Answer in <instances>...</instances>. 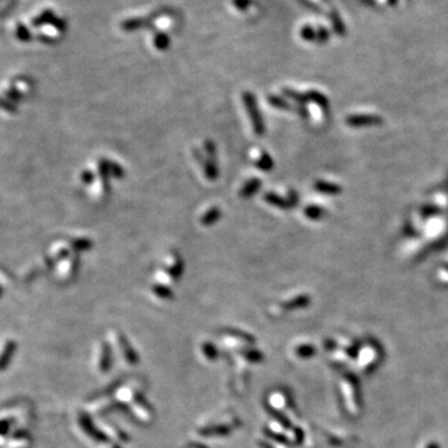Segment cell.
I'll use <instances>...</instances> for the list:
<instances>
[{
	"instance_id": "obj_15",
	"label": "cell",
	"mask_w": 448,
	"mask_h": 448,
	"mask_svg": "<svg viewBox=\"0 0 448 448\" xmlns=\"http://www.w3.org/2000/svg\"><path fill=\"white\" fill-rule=\"evenodd\" d=\"M152 290H153V293L157 297L162 298V299L168 300L173 298V292H172L168 287H166V285L163 284H154L153 287H152Z\"/></svg>"
},
{
	"instance_id": "obj_14",
	"label": "cell",
	"mask_w": 448,
	"mask_h": 448,
	"mask_svg": "<svg viewBox=\"0 0 448 448\" xmlns=\"http://www.w3.org/2000/svg\"><path fill=\"white\" fill-rule=\"evenodd\" d=\"M316 191L321 193H328V195H334V193H338L339 187L338 186L333 185V183H328V182H323V181H318V182L314 185Z\"/></svg>"
},
{
	"instance_id": "obj_1",
	"label": "cell",
	"mask_w": 448,
	"mask_h": 448,
	"mask_svg": "<svg viewBox=\"0 0 448 448\" xmlns=\"http://www.w3.org/2000/svg\"><path fill=\"white\" fill-rule=\"evenodd\" d=\"M243 102L244 106H246L247 112H248L249 117H250V122L251 126H253L254 132L258 136H263L264 132H265V125H264L263 116H261L258 105H256L255 96L251 93L247 91V93L243 94Z\"/></svg>"
},
{
	"instance_id": "obj_11",
	"label": "cell",
	"mask_w": 448,
	"mask_h": 448,
	"mask_svg": "<svg viewBox=\"0 0 448 448\" xmlns=\"http://www.w3.org/2000/svg\"><path fill=\"white\" fill-rule=\"evenodd\" d=\"M330 19H331V24H333V28L335 30V33L338 35H345L346 30H345V24H344L343 19L341 16L339 15V13L336 10H333L330 13Z\"/></svg>"
},
{
	"instance_id": "obj_5",
	"label": "cell",
	"mask_w": 448,
	"mask_h": 448,
	"mask_svg": "<svg viewBox=\"0 0 448 448\" xmlns=\"http://www.w3.org/2000/svg\"><path fill=\"white\" fill-rule=\"evenodd\" d=\"M260 187H261L260 179L251 178V179H249L248 182L244 183V186L242 187L241 193H239V195H241L242 198H249V197H251V196L255 195V193L260 190Z\"/></svg>"
},
{
	"instance_id": "obj_24",
	"label": "cell",
	"mask_w": 448,
	"mask_h": 448,
	"mask_svg": "<svg viewBox=\"0 0 448 448\" xmlns=\"http://www.w3.org/2000/svg\"><path fill=\"white\" fill-rule=\"evenodd\" d=\"M387 3H389L391 6H394L397 4V0H387Z\"/></svg>"
},
{
	"instance_id": "obj_7",
	"label": "cell",
	"mask_w": 448,
	"mask_h": 448,
	"mask_svg": "<svg viewBox=\"0 0 448 448\" xmlns=\"http://www.w3.org/2000/svg\"><path fill=\"white\" fill-rule=\"evenodd\" d=\"M255 164L259 169L264 172H270L274 167V162H273L270 154L264 151H259L258 156L255 157Z\"/></svg>"
},
{
	"instance_id": "obj_9",
	"label": "cell",
	"mask_w": 448,
	"mask_h": 448,
	"mask_svg": "<svg viewBox=\"0 0 448 448\" xmlns=\"http://www.w3.org/2000/svg\"><path fill=\"white\" fill-rule=\"evenodd\" d=\"M310 302V298H307L306 295H300V297L294 298L292 300H288V301L283 302L282 307L285 311H289V310H295L299 309V307L305 306Z\"/></svg>"
},
{
	"instance_id": "obj_21",
	"label": "cell",
	"mask_w": 448,
	"mask_h": 448,
	"mask_svg": "<svg viewBox=\"0 0 448 448\" xmlns=\"http://www.w3.org/2000/svg\"><path fill=\"white\" fill-rule=\"evenodd\" d=\"M329 38H330V33H329V30H326V28H324V26H320V28L318 29V31H316L315 40L318 41L319 44H324L329 40Z\"/></svg>"
},
{
	"instance_id": "obj_19",
	"label": "cell",
	"mask_w": 448,
	"mask_h": 448,
	"mask_svg": "<svg viewBox=\"0 0 448 448\" xmlns=\"http://www.w3.org/2000/svg\"><path fill=\"white\" fill-rule=\"evenodd\" d=\"M300 35H301V38L304 39L305 41H315L316 31L310 25H305L302 26L301 31H300Z\"/></svg>"
},
{
	"instance_id": "obj_6",
	"label": "cell",
	"mask_w": 448,
	"mask_h": 448,
	"mask_svg": "<svg viewBox=\"0 0 448 448\" xmlns=\"http://www.w3.org/2000/svg\"><path fill=\"white\" fill-rule=\"evenodd\" d=\"M202 166L203 169H204V174L205 177H207L208 181H215V179L218 178L219 171H218L217 159L207 158V157H205L204 161L202 162Z\"/></svg>"
},
{
	"instance_id": "obj_23",
	"label": "cell",
	"mask_w": 448,
	"mask_h": 448,
	"mask_svg": "<svg viewBox=\"0 0 448 448\" xmlns=\"http://www.w3.org/2000/svg\"><path fill=\"white\" fill-rule=\"evenodd\" d=\"M287 199H288V202H289V204L292 205V208H293V207H295V205H297L298 203H299V196H298V193L295 192V191L290 190L289 192H288Z\"/></svg>"
},
{
	"instance_id": "obj_13",
	"label": "cell",
	"mask_w": 448,
	"mask_h": 448,
	"mask_svg": "<svg viewBox=\"0 0 448 448\" xmlns=\"http://www.w3.org/2000/svg\"><path fill=\"white\" fill-rule=\"evenodd\" d=\"M283 93H284L285 98L289 99V100H293L294 102H297L298 105H305V102L307 101L306 95H302V94L294 91V90L292 89H283Z\"/></svg>"
},
{
	"instance_id": "obj_17",
	"label": "cell",
	"mask_w": 448,
	"mask_h": 448,
	"mask_svg": "<svg viewBox=\"0 0 448 448\" xmlns=\"http://www.w3.org/2000/svg\"><path fill=\"white\" fill-rule=\"evenodd\" d=\"M307 101H311V102H315L316 105L321 106V107H326L328 106V100L324 95H321L320 93H316V91H309L306 94Z\"/></svg>"
},
{
	"instance_id": "obj_25",
	"label": "cell",
	"mask_w": 448,
	"mask_h": 448,
	"mask_svg": "<svg viewBox=\"0 0 448 448\" xmlns=\"http://www.w3.org/2000/svg\"><path fill=\"white\" fill-rule=\"evenodd\" d=\"M324 1H328V0H324Z\"/></svg>"
},
{
	"instance_id": "obj_2",
	"label": "cell",
	"mask_w": 448,
	"mask_h": 448,
	"mask_svg": "<svg viewBox=\"0 0 448 448\" xmlns=\"http://www.w3.org/2000/svg\"><path fill=\"white\" fill-rule=\"evenodd\" d=\"M183 269H185V265H183V260L181 259V256L174 254L173 258H172V263L168 264L166 268L167 273H168L169 277L172 278L173 280H177L178 278H181L183 273Z\"/></svg>"
},
{
	"instance_id": "obj_12",
	"label": "cell",
	"mask_w": 448,
	"mask_h": 448,
	"mask_svg": "<svg viewBox=\"0 0 448 448\" xmlns=\"http://www.w3.org/2000/svg\"><path fill=\"white\" fill-rule=\"evenodd\" d=\"M153 44L156 49L161 50V51H164L169 48L171 45V40H169L168 35H166L164 33H157L153 38Z\"/></svg>"
},
{
	"instance_id": "obj_8",
	"label": "cell",
	"mask_w": 448,
	"mask_h": 448,
	"mask_svg": "<svg viewBox=\"0 0 448 448\" xmlns=\"http://www.w3.org/2000/svg\"><path fill=\"white\" fill-rule=\"evenodd\" d=\"M264 199H265L266 203L274 205V207H277V208H280V209L287 210V209H290V208H292V205L289 204V202H288L287 198L280 197V196L275 195V193H272V192L266 193V195L264 196Z\"/></svg>"
},
{
	"instance_id": "obj_4",
	"label": "cell",
	"mask_w": 448,
	"mask_h": 448,
	"mask_svg": "<svg viewBox=\"0 0 448 448\" xmlns=\"http://www.w3.org/2000/svg\"><path fill=\"white\" fill-rule=\"evenodd\" d=\"M220 217H222V210H220V208L212 207L200 217V223H202V226L204 227L213 226L214 223H217L218 220L220 219Z\"/></svg>"
},
{
	"instance_id": "obj_22",
	"label": "cell",
	"mask_w": 448,
	"mask_h": 448,
	"mask_svg": "<svg viewBox=\"0 0 448 448\" xmlns=\"http://www.w3.org/2000/svg\"><path fill=\"white\" fill-rule=\"evenodd\" d=\"M233 4L239 10H246L253 5V0H233Z\"/></svg>"
},
{
	"instance_id": "obj_16",
	"label": "cell",
	"mask_w": 448,
	"mask_h": 448,
	"mask_svg": "<svg viewBox=\"0 0 448 448\" xmlns=\"http://www.w3.org/2000/svg\"><path fill=\"white\" fill-rule=\"evenodd\" d=\"M304 214L310 219L318 220L324 215V210L323 208L318 207V205H307L304 209Z\"/></svg>"
},
{
	"instance_id": "obj_18",
	"label": "cell",
	"mask_w": 448,
	"mask_h": 448,
	"mask_svg": "<svg viewBox=\"0 0 448 448\" xmlns=\"http://www.w3.org/2000/svg\"><path fill=\"white\" fill-rule=\"evenodd\" d=\"M204 152H205V157H207V158L217 159V149H215V144L212 141V140H205Z\"/></svg>"
},
{
	"instance_id": "obj_10",
	"label": "cell",
	"mask_w": 448,
	"mask_h": 448,
	"mask_svg": "<svg viewBox=\"0 0 448 448\" xmlns=\"http://www.w3.org/2000/svg\"><path fill=\"white\" fill-rule=\"evenodd\" d=\"M268 102L275 108H279V110H284V111H295V106L290 105L288 102V100L285 99L279 98L277 95H269L268 96Z\"/></svg>"
},
{
	"instance_id": "obj_20",
	"label": "cell",
	"mask_w": 448,
	"mask_h": 448,
	"mask_svg": "<svg viewBox=\"0 0 448 448\" xmlns=\"http://www.w3.org/2000/svg\"><path fill=\"white\" fill-rule=\"evenodd\" d=\"M108 169H110L111 176L116 177V178H123V176H125V171H123L122 167L117 163L108 162Z\"/></svg>"
},
{
	"instance_id": "obj_3",
	"label": "cell",
	"mask_w": 448,
	"mask_h": 448,
	"mask_svg": "<svg viewBox=\"0 0 448 448\" xmlns=\"http://www.w3.org/2000/svg\"><path fill=\"white\" fill-rule=\"evenodd\" d=\"M149 24H151V19L149 18H132L122 21L121 28L125 31H135L145 28V26L149 25Z\"/></svg>"
}]
</instances>
